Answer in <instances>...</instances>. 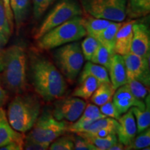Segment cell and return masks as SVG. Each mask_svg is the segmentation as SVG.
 Here are the masks:
<instances>
[{
	"label": "cell",
	"instance_id": "6da1fadb",
	"mask_svg": "<svg viewBox=\"0 0 150 150\" xmlns=\"http://www.w3.org/2000/svg\"><path fill=\"white\" fill-rule=\"evenodd\" d=\"M29 73L35 92L46 102H52L65 95L67 84L63 75L50 59L33 55L30 59Z\"/></svg>",
	"mask_w": 150,
	"mask_h": 150
},
{
	"label": "cell",
	"instance_id": "7a4b0ae2",
	"mask_svg": "<svg viewBox=\"0 0 150 150\" xmlns=\"http://www.w3.org/2000/svg\"><path fill=\"white\" fill-rule=\"evenodd\" d=\"M3 82L11 93L22 94L27 86V57L25 48L13 45L4 50Z\"/></svg>",
	"mask_w": 150,
	"mask_h": 150
},
{
	"label": "cell",
	"instance_id": "3957f363",
	"mask_svg": "<svg viewBox=\"0 0 150 150\" xmlns=\"http://www.w3.org/2000/svg\"><path fill=\"white\" fill-rule=\"evenodd\" d=\"M40 110V103L34 95H18L9 104L6 115L11 126L24 134L32 128Z\"/></svg>",
	"mask_w": 150,
	"mask_h": 150
},
{
	"label": "cell",
	"instance_id": "277c9868",
	"mask_svg": "<svg viewBox=\"0 0 150 150\" xmlns=\"http://www.w3.org/2000/svg\"><path fill=\"white\" fill-rule=\"evenodd\" d=\"M83 22V18L78 16L54 27L37 40L38 48L47 51L79 40L87 35Z\"/></svg>",
	"mask_w": 150,
	"mask_h": 150
},
{
	"label": "cell",
	"instance_id": "5b68a950",
	"mask_svg": "<svg viewBox=\"0 0 150 150\" xmlns=\"http://www.w3.org/2000/svg\"><path fill=\"white\" fill-rule=\"evenodd\" d=\"M56 66L68 81L73 83L84 63L79 42H72L59 47L54 53Z\"/></svg>",
	"mask_w": 150,
	"mask_h": 150
},
{
	"label": "cell",
	"instance_id": "8992f818",
	"mask_svg": "<svg viewBox=\"0 0 150 150\" xmlns=\"http://www.w3.org/2000/svg\"><path fill=\"white\" fill-rule=\"evenodd\" d=\"M81 15V8L75 0H60L35 31V40H38L49 31L67 20Z\"/></svg>",
	"mask_w": 150,
	"mask_h": 150
},
{
	"label": "cell",
	"instance_id": "52a82bcc",
	"mask_svg": "<svg viewBox=\"0 0 150 150\" xmlns=\"http://www.w3.org/2000/svg\"><path fill=\"white\" fill-rule=\"evenodd\" d=\"M68 125L65 121H60L54 117L49 110L39 115L27 138L39 142L51 143L67 131Z\"/></svg>",
	"mask_w": 150,
	"mask_h": 150
},
{
	"label": "cell",
	"instance_id": "ba28073f",
	"mask_svg": "<svg viewBox=\"0 0 150 150\" xmlns=\"http://www.w3.org/2000/svg\"><path fill=\"white\" fill-rule=\"evenodd\" d=\"M81 4L94 18L123 22L127 16V0H82Z\"/></svg>",
	"mask_w": 150,
	"mask_h": 150
},
{
	"label": "cell",
	"instance_id": "9c48e42d",
	"mask_svg": "<svg viewBox=\"0 0 150 150\" xmlns=\"http://www.w3.org/2000/svg\"><path fill=\"white\" fill-rule=\"evenodd\" d=\"M52 111L54 117L60 121L74 122L79 118L86 106V102L79 97H71L56 99Z\"/></svg>",
	"mask_w": 150,
	"mask_h": 150
},
{
	"label": "cell",
	"instance_id": "30bf717a",
	"mask_svg": "<svg viewBox=\"0 0 150 150\" xmlns=\"http://www.w3.org/2000/svg\"><path fill=\"white\" fill-rule=\"evenodd\" d=\"M126 66L127 79L139 81L149 87L150 83L149 59L133 53L122 56Z\"/></svg>",
	"mask_w": 150,
	"mask_h": 150
},
{
	"label": "cell",
	"instance_id": "8fae6325",
	"mask_svg": "<svg viewBox=\"0 0 150 150\" xmlns=\"http://www.w3.org/2000/svg\"><path fill=\"white\" fill-rule=\"evenodd\" d=\"M133 38L131 52L149 59L150 31L147 24L135 20L132 25Z\"/></svg>",
	"mask_w": 150,
	"mask_h": 150
},
{
	"label": "cell",
	"instance_id": "7c38bea8",
	"mask_svg": "<svg viewBox=\"0 0 150 150\" xmlns=\"http://www.w3.org/2000/svg\"><path fill=\"white\" fill-rule=\"evenodd\" d=\"M117 120L118 127L116 135L117 140L126 147L131 144L137 134L136 120L131 108L121 115Z\"/></svg>",
	"mask_w": 150,
	"mask_h": 150
},
{
	"label": "cell",
	"instance_id": "4fadbf2b",
	"mask_svg": "<svg viewBox=\"0 0 150 150\" xmlns=\"http://www.w3.org/2000/svg\"><path fill=\"white\" fill-rule=\"evenodd\" d=\"M112 103L120 115L125 113L133 106L145 108V103L134 96L127 84L120 86L115 90L112 96Z\"/></svg>",
	"mask_w": 150,
	"mask_h": 150
},
{
	"label": "cell",
	"instance_id": "5bb4252c",
	"mask_svg": "<svg viewBox=\"0 0 150 150\" xmlns=\"http://www.w3.org/2000/svg\"><path fill=\"white\" fill-rule=\"evenodd\" d=\"M110 81L112 87L116 90L127 82L126 66L123 56L114 54L108 69Z\"/></svg>",
	"mask_w": 150,
	"mask_h": 150
},
{
	"label": "cell",
	"instance_id": "9a60e30c",
	"mask_svg": "<svg viewBox=\"0 0 150 150\" xmlns=\"http://www.w3.org/2000/svg\"><path fill=\"white\" fill-rule=\"evenodd\" d=\"M135 20L123 22L116 34L115 54L125 56L131 52L133 38L132 25Z\"/></svg>",
	"mask_w": 150,
	"mask_h": 150
},
{
	"label": "cell",
	"instance_id": "2e32d148",
	"mask_svg": "<svg viewBox=\"0 0 150 150\" xmlns=\"http://www.w3.org/2000/svg\"><path fill=\"white\" fill-rule=\"evenodd\" d=\"M24 140L23 134L16 131L11 126L5 110L0 107V147L11 142Z\"/></svg>",
	"mask_w": 150,
	"mask_h": 150
},
{
	"label": "cell",
	"instance_id": "e0dca14e",
	"mask_svg": "<svg viewBox=\"0 0 150 150\" xmlns=\"http://www.w3.org/2000/svg\"><path fill=\"white\" fill-rule=\"evenodd\" d=\"M31 0H10V6L13 16L17 31L23 27L29 16Z\"/></svg>",
	"mask_w": 150,
	"mask_h": 150
},
{
	"label": "cell",
	"instance_id": "ac0fdd59",
	"mask_svg": "<svg viewBox=\"0 0 150 150\" xmlns=\"http://www.w3.org/2000/svg\"><path fill=\"white\" fill-rule=\"evenodd\" d=\"M79 75V82L81 81L88 76L95 77L99 82V83L110 82L107 69L102 65L92 63L91 61H87L84 65L82 72H80Z\"/></svg>",
	"mask_w": 150,
	"mask_h": 150
},
{
	"label": "cell",
	"instance_id": "d6986e66",
	"mask_svg": "<svg viewBox=\"0 0 150 150\" xmlns=\"http://www.w3.org/2000/svg\"><path fill=\"white\" fill-rule=\"evenodd\" d=\"M122 23V22H111L97 38V41L112 54H115L116 34Z\"/></svg>",
	"mask_w": 150,
	"mask_h": 150
},
{
	"label": "cell",
	"instance_id": "ffe728a7",
	"mask_svg": "<svg viewBox=\"0 0 150 150\" xmlns=\"http://www.w3.org/2000/svg\"><path fill=\"white\" fill-rule=\"evenodd\" d=\"M145 107L142 108L137 106L131 108L136 120L137 127V134H140L150 126V104L149 95L145 97Z\"/></svg>",
	"mask_w": 150,
	"mask_h": 150
},
{
	"label": "cell",
	"instance_id": "44dd1931",
	"mask_svg": "<svg viewBox=\"0 0 150 150\" xmlns=\"http://www.w3.org/2000/svg\"><path fill=\"white\" fill-rule=\"evenodd\" d=\"M111 22L105 19L97 18L91 16L88 18H83V23L87 35L93 37L97 40L99 35Z\"/></svg>",
	"mask_w": 150,
	"mask_h": 150
},
{
	"label": "cell",
	"instance_id": "7402d4cb",
	"mask_svg": "<svg viewBox=\"0 0 150 150\" xmlns=\"http://www.w3.org/2000/svg\"><path fill=\"white\" fill-rule=\"evenodd\" d=\"M79 83V86L74 89L72 95L83 99L91 98L94 92L100 84L96 79L91 76H87Z\"/></svg>",
	"mask_w": 150,
	"mask_h": 150
},
{
	"label": "cell",
	"instance_id": "603a6c76",
	"mask_svg": "<svg viewBox=\"0 0 150 150\" xmlns=\"http://www.w3.org/2000/svg\"><path fill=\"white\" fill-rule=\"evenodd\" d=\"M115 91V90L110 82L100 83L91 96V101L97 106H102L108 101L112 100Z\"/></svg>",
	"mask_w": 150,
	"mask_h": 150
},
{
	"label": "cell",
	"instance_id": "cb8c5ba5",
	"mask_svg": "<svg viewBox=\"0 0 150 150\" xmlns=\"http://www.w3.org/2000/svg\"><path fill=\"white\" fill-rule=\"evenodd\" d=\"M150 11V0H129L127 15L130 18H138L147 16Z\"/></svg>",
	"mask_w": 150,
	"mask_h": 150
},
{
	"label": "cell",
	"instance_id": "d4e9b609",
	"mask_svg": "<svg viewBox=\"0 0 150 150\" xmlns=\"http://www.w3.org/2000/svg\"><path fill=\"white\" fill-rule=\"evenodd\" d=\"M13 31V29L9 24L4 5L0 0V50L6 45Z\"/></svg>",
	"mask_w": 150,
	"mask_h": 150
},
{
	"label": "cell",
	"instance_id": "484cf974",
	"mask_svg": "<svg viewBox=\"0 0 150 150\" xmlns=\"http://www.w3.org/2000/svg\"><path fill=\"white\" fill-rule=\"evenodd\" d=\"M87 140L90 143L95 146L97 150H108L112 145L118 141L117 135L112 134L106 137H91L79 135Z\"/></svg>",
	"mask_w": 150,
	"mask_h": 150
},
{
	"label": "cell",
	"instance_id": "4316f807",
	"mask_svg": "<svg viewBox=\"0 0 150 150\" xmlns=\"http://www.w3.org/2000/svg\"><path fill=\"white\" fill-rule=\"evenodd\" d=\"M106 117V116L101 112L98 106L95 104H89L86 105L85 109L82 112L79 118L76 121L74 122L75 124H82L86 122H90L100 119V118Z\"/></svg>",
	"mask_w": 150,
	"mask_h": 150
},
{
	"label": "cell",
	"instance_id": "83f0119b",
	"mask_svg": "<svg viewBox=\"0 0 150 150\" xmlns=\"http://www.w3.org/2000/svg\"><path fill=\"white\" fill-rule=\"evenodd\" d=\"M113 54H114L110 53L107 49L99 43L98 47L90 61L92 63H96V64L102 65L108 70Z\"/></svg>",
	"mask_w": 150,
	"mask_h": 150
},
{
	"label": "cell",
	"instance_id": "f1b7e54d",
	"mask_svg": "<svg viewBox=\"0 0 150 150\" xmlns=\"http://www.w3.org/2000/svg\"><path fill=\"white\" fill-rule=\"evenodd\" d=\"M150 145V129L147 128L140 132L138 136L135 137L129 145L125 147V149L139 150L149 147Z\"/></svg>",
	"mask_w": 150,
	"mask_h": 150
},
{
	"label": "cell",
	"instance_id": "f546056e",
	"mask_svg": "<svg viewBox=\"0 0 150 150\" xmlns=\"http://www.w3.org/2000/svg\"><path fill=\"white\" fill-rule=\"evenodd\" d=\"M126 84L131 93L137 99L143 101L148 95V93H149L148 87L139 81L132 79H127Z\"/></svg>",
	"mask_w": 150,
	"mask_h": 150
},
{
	"label": "cell",
	"instance_id": "4dcf8cb0",
	"mask_svg": "<svg viewBox=\"0 0 150 150\" xmlns=\"http://www.w3.org/2000/svg\"><path fill=\"white\" fill-rule=\"evenodd\" d=\"M99 45V42L94 38L88 35L84 40L82 41L81 45L82 54L86 61H90L91 58L95 54Z\"/></svg>",
	"mask_w": 150,
	"mask_h": 150
},
{
	"label": "cell",
	"instance_id": "1f68e13d",
	"mask_svg": "<svg viewBox=\"0 0 150 150\" xmlns=\"http://www.w3.org/2000/svg\"><path fill=\"white\" fill-rule=\"evenodd\" d=\"M50 150H72L74 149V138L71 136H61L53 142L49 147Z\"/></svg>",
	"mask_w": 150,
	"mask_h": 150
},
{
	"label": "cell",
	"instance_id": "d6a6232c",
	"mask_svg": "<svg viewBox=\"0 0 150 150\" xmlns=\"http://www.w3.org/2000/svg\"><path fill=\"white\" fill-rule=\"evenodd\" d=\"M56 0H33V16L39 20Z\"/></svg>",
	"mask_w": 150,
	"mask_h": 150
},
{
	"label": "cell",
	"instance_id": "836d02e7",
	"mask_svg": "<svg viewBox=\"0 0 150 150\" xmlns=\"http://www.w3.org/2000/svg\"><path fill=\"white\" fill-rule=\"evenodd\" d=\"M99 110L103 115H104L106 117L114 118L115 120H118V118L121 115L118 112L117 108L112 103V100L108 101L102 106H100Z\"/></svg>",
	"mask_w": 150,
	"mask_h": 150
},
{
	"label": "cell",
	"instance_id": "e575fe53",
	"mask_svg": "<svg viewBox=\"0 0 150 150\" xmlns=\"http://www.w3.org/2000/svg\"><path fill=\"white\" fill-rule=\"evenodd\" d=\"M50 145V143L48 142H39L25 137L24 149L26 150H47L49 149Z\"/></svg>",
	"mask_w": 150,
	"mask_h": 150
},
{
	"label": "cell",
	"instance_id": "d590c367",
	"mask_svg": "<svg viewBox=\"0 0 150 150\" xmlns=\"http://www.w3.org/2000/svg\"><path fill=\"white\" fill-rule=\"evenodd\" d=\"M74 139V149L75 150H97V148L92 145L82 136L77 135Z\"/></svg>",
	"mask_w": 150,
	"mask_h": 150
},
{
	"label": "cell",
	"instance_id": "8d00e7d4",
	"mask_svg": "<svg viewBox=\"0 0 150 150\" xmlns=\"http://www.w3.org/2000/svg\"><path fill=\"white\" fill-rule=\"evenodd\" d=\"M24 140L14 141L8 143V145L0 147V150H22L24 149Z\"/></svg>",
	"mask_w": 150,
	"mask_h": 150
},
{
	"label": "cell",
	"instance_id": "74e56055",
	"mask_svg": "<svg viewBox=\"0 0 150 150\" xmlns=\"http://www.w3.org/2000/svg\"><path fill=\"white\" fill-rule=\"evenodd\" d=\"M4 5V8L6 13L7 18H8L9 24H10L11 28L13 29H14V21H13V16L12 11H11V6H10V0H1Z\"/></svg>",
	"mask_w": 150,
	"mask_h": 150
},
{
	"label": "cell",
	"instance_id": "f35d334b",
	"mask_svg": "<svg viewBox=\"0 0 150 150\" xmlns=\"http://www.w3.org/2000/svg\"><path fill=\"white\" fill-rule=\"evenodd\" d=\"M6 98V91H5V89L4 88V87L2 86V84H1V78H0V105L5 102Z\"/></svg>",
	"mask_w": 150,
	"mask_h": 150
},
{
	"label": "cell",
	"instance_id": "ab89813d",
	"mask_svg": "<svg viewBox=\"0 0 150 150\" xmlns=\"http://www.w3.org/2000/svg\"><path fill=\"white\" fill-rule=\"evenodd\" d=\"M125 149V145L122 143H121L120 142L117 141L115 143H114L113 145H112L110 147L108 148V150H122Z\"/></svg>",
	"mask_w": 150,
	"mask_h": 150
},
{
	"label": "cell",
	"instance_id": "60d3db41",
	"mask_svg": "<svg viewBox=\"0 0 150 150\" xmlns=\"http://www.w3.org/2000/svg\"><path fill=\"white\" fill-rule=\"evenodd\" d=\"M4 49L0 50V72H1L4 67Z\"/></svg>",
	"mask_w": 150,
	"mask_h": 150
}]
</instances>
